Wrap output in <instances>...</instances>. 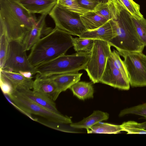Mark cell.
Returning a JSON list of instances; mask_svg holds the SVG:
<instances>
[{
  "mask_svg": "<svg viewBox=\"0 0 146 146\" xmlns=\"http://www.w3.org/2000/svg\"><path fill=\"white\" fill-rule=\"evenodd\" d=\"M0 35L22 42L37 19L12 0H0Z\"/></svg>",
  "mask_w": 146,
  "mask_h": 146,
  "instance_id": "cell-1",
  "label": "cell"
},
{
  "mask_svg": "<svg viewBox=\"0 0 146 146\" xmlns=\"http://www.w3.org/2000/svg\"><path fill=\"white\" fill-rule=\"evenodd\" d=\"M112 0L121 6L135 18L139 19L143 17L140 12L139 5L133 0Z\"/></svg>",
  "mask_w": 146,
  "mask_h": 146,
  "instance_id": "cell-23",
  "label": "cell"
},
{
  "mask_svg": "<svg viewBox=\"0 0 146 146\" xmlns=\"http://www.w3.org/2000/svg\"><path fill=\"white\" fill-rule=\"evenodd\" d=\"M82 21L87 30L95 29L107 22L106 18L94 11H90L80 16Z\"/></svg>",
  "mask_w": 146,
  "mask_h": 146,
  "instance_id": "cell-19",
  "label": "cell"
},
{
  "mask_svg": "<svg viewBox=\"0 0 146 146\" xmlns=\"http://www.w3.org/2000/svg\"><path fill=\"white\" fill-rule=\"evenodd\" d=\"M9 41L5 34L0 35V69L2 68L6 58Z\"/></svg>",
  "mask_w": 146,
  "mask_h": 146,
  "instance_id": "cell-30",
  "label": "cell"
},
{
  "mask_svg": "<svg viewBox=\"0 0 146 146\" xmlns=\"http://www.w3.org/2000/svg\"><path fill=\"white\" fill-rule=\"evenodd\" d=\"M57 4L61 7L81 15L89 11L81 7L77 0H58Z\"/></svg>",
  "mask_w": 146,
  "mask_h": 146,
  "instance_id": "cell-26",
  "label": "cell"
},
{
  "mask_svg": "<svg viewBox=\"0 0 146 146\" xmlns=\"http://www.w3.org/2000/svg\"><path fill=\"white\" fill-rule=\"evenodd\" d=\"M79 5L89 11H94L100 3L99 0H77Z\"/></svg>",
  "mask_w": 146,
  "mask_h": 146,
  "instance_id": "cell-31",
  "label": "cell"
},
{
  "mask_svg": "<svg viewBox=\"0 0 146 146\" xmlns=\"http://www.w3.org/2000/svg\"><path fill=\"white\" fill-rule=\"evenodd\" d=\"M110 57L114 66L129 79L125 65L124 61L121 59L118 52L113 49V51H111Z\"/></svg>",
  "mask_w": 146,
  "mask_h": 146,
  "instance_id": "cell-28",
  "label": "cell"
},
{
  "mask_svg": "<svg viewBox=\"0 0 146 146\" xmlns=\"http://www.w3.org/2000/svg\"><path fill=\"white\" fill-rule=\"evenodd\" d=\"M18 91L31 101L53 111L60 112L56 108L54 101L46 96L31 89Z\"/></svg>",
  "mask_w": 146,
  "mask_h": 146,
  "instance_id": "cell-17",
  "label": "cell"
},
{
  "mask_svg": "<svg viewBox=\"0 0 146 146\" xmlns=\"http://www.w3.org/2000/svg\"><path fill=\"white\" fill-rule=\"evenodd\" d=\"M72 37L70 34L55 27L31 48L28 57L32 65L35 67L65 54L73 46Z\"/></svg>",
  "mask_w": 146,
  "mask_h": 146,
  "instance_id": "cell-2",
  "label": "cell"
},
{
  "mask_svg": "<svg viewBox=\"0 0 146 146\" xmlns=\"http://www.w3.org/2000/svg\"><path fill=\"white\" fill-rule=\"evenodd\" d=\"M69 89L74 95L81 100H84L93 97L94 89L91 82L78 81Z\"/></svg>",
  "mask_w": 146,
  "mask_h": 146,
  "instance_id": "cell-20",
  "label": "cell"
},
{
  "mask_svg": "<svg viewBox=\"0 0 146 146\" xmlns=\"http://www.w3.org/2000/svg\"><path fill=\"white\" fill-rule=\"evenodd\" d=\"M128 114L142 116L146 119V102L144 104L122 110L120 112L119 116L121 117Z\"/></svg>",
  "mask_w": 146,
  "mask_h": 146,
  "instance_id": "cell-29",
  "label": "cell"
},
{
  "mask_svg": "<svg viewBox=\"0 0 146 146\" xmlns=\"http://www.w3.org/2000/svg\"><path fill=\"white\" fill-rule=\"evenodd\" d=\"M113 1L117 11V28L115 36L109 41V43L115 47L119 53L142 52L145 46L137 35L131 15L121 6Z\"/></svg>",
  "mask_w": 146,
  "mask_h": 146,
  "instance_id": "cell-3",
  "label": "cell"
},
{
  "mask_svg": "<svg viewBox=\"0 0 146 146\" xmlns=\"http://www.w3.org/2000/svg\"><path fill=\"white\" fill-rule=\"evenodd\" d=\"M137 122L130 121L123 123L121 125L123 131L127 132V134H146V129L139 127Z\"/></svg>",
  "mask_w": 146,
  "mask_h": 146,
  "instance_id": "cell-27",
  "label": "cell"
},
{
  "mask_svg": "<svg viewBox=\"0 0 146 146\" xmlns=\"http://www.w3.org/2000/svg\"><path fill=\"white\" fill-rule=\"evenodd\" d=\"M100 3H108L110 2L112 0H99Z\"/></svg>",
  "mask_w": 146,
  "mask_h": 146,
  "instance_id": "cell-34",
  "label": "cell"
},
{
  "mask_svg": "<svg viewBox=\"0 0 146 146\" xmlns=\"http://www.w3.org/2000/svg\"><path fill=\"white\" fill-rule=\"evenodd\" d=\"M53 20L55 27L72 35L78 36L87 31L79 14L67 10L57 4L48 14Z\"/></svg>",
  "mask_w": 146,
  "mask_h": 146,
  "instance_id": "cell-8",
  "label": "cell"
},
{
  "mask_svg": "<svg viewBox=\"0 0 146 146\" xmlns=\"http://www.w3.org/2000/svg\"><path fill=\"white\" fill-rule=\"evenodd\" d=\"M116 28V21L110 20L100 27L94 30H87L78 36L81 38L101 40L109 42L115 36Z\"/></svg>",
  "mask_w": 146,
  "mask_h": 146,
  "instance_id": "cell-12",
  "label": "cell"
},
{
  "mask_svg": "<svg viewBox=\"0 0 146 146\" xmlns=\"http://www.w3.org/2000/svg\"><path fill=\"white\" fill-rule=\"evenodd\" d=\"M83 73L78 72L55 74L49 76L53 82L59 94L79 81Z\"/></svg>",
  "mask_w": 146,
  "mask_h": 146,
  "instance_id": "cell-16",
  "label": "cell"
},
{
  "mask_svg": "<svg viewBox=\"0 0 146 146\" xmlns=\"http://www.w3.org/2000/svg\"><path fill=\"white\" fill-rule=\"evenodd\" d=\"M131 18L140 40L146 46V19L143 17L137 19L131 15Z\"/></svg>",
  "mask_w": 146,
  "mask_h": 146,
  "instance_id": "cell-25",
  "label": "cell"
},
{
  "mask_svg": "<svg viewBox=\"0 0 146 146\" xmlns=\"http://www.w3.org/2000/svg\"><path fill=\"white\" fill-rule=\"evenodd\" d=\"M74 48L76 52H91L94 45V40L88 38L72 37Z\"/></svg>",
  "mask_w": 146,
  "mask_h": 146,
  "instance_id": "cell-24",
  "label": "cell"
},
{
  "mask_svg": "<svg viewBox=\"0 0 146 146\" xmlns=\"http://www.w3.org/2000/svg\"><path fill=\"white\" fill-rule=\"evenodd\" d=\"M100 82L120 90H127L130 88L129 79L114 66L110 56L108 58Z\"/></svg>",
  "mask_w": 146,
  "mask_h": 146,
  "instance_id": "cell-10",
  "label": "cell"
},
{
  "mask_svg": "<svg viewBox=\"0 0 146 146\" xmlns=\"http://www.w3.org/2000/svg\"><path fill=\"white\" fill-rule=\"evenodd\" d=\"M109 117V114L107 113L99 110L95 111L90 116L78 122L72 123L70 126L74 128L87 129L99 122L107 120Z\"/></svg>",
  "mask_w": 146,
  "mask_h": 146,
  "instance_id": "cell-18",
  "label": "cell"
},
{
  "mask_svg": "<svg viewBox=\"0 0 146 146\" xmlns=\"http://www.w3.org/2000/svg\"><path fill=\"white\" fill-rule=\"evenodd\" d=\"M138 125L139 127L146 129V121L142 123H138Z\"/></svg>",
  "mask_w": 146,
  "mask_h": 146,
  "instance_id": "cell-33",
  "label": "cell"
},
{
  "mask_svg": "<svg viewBox=\"0 0 146 146\" xmlns=\"http://www.w3.org/2000/svg\"><path fill=\"white\" fill-rule=\"evenodd\" d=\"M6 99L21 112L35 121L31 114L41 117L47 121L61 124L72 123L71 118L60 112H56L48 109L29 100L17 90L7 96Z\"/></svg>",
  "mask_w": 146,
  "mask_h": 146,
  "instance_id": "cell-5",
  "label": "cell"
},
{
  "mask_svg": "<svg viewBox=\"0 0 146 146\" xmlns=\"http://www.w3.org/2000/svg\"><path fill=\"white\" fill-rule=\"evenodd\" d=\"M48 15L42 14L37 19L33 29L25 35L22 44L26 51L31 50L33 46L40 39L50 33L53 29L51 27H47L45 22Z\"/></svg>",
  "mask_w": 146,
  "mask_h": 146,
  "instance_id": "cell-11",
  "label": "cell"
},
{
  "mask_svg": "<svg viewBox=\"0 0 146 146\" xmlns=\"http://www.w3.org/2000/svg\"><path fill=\"white\" fill-rule=\"evenodd\" d=\"M0 77L9 82L14 90L21 91L33 89V77H28L18 73L0 69Z\"/></svg>",
  "mask_w": 146,
  "mask_h": 146,
  "instance_id": "cell-15",
  "label": "cell"
},
{
  "mask_svg": "<svg viewBox=\"0 0 146 146\" xmlns=\"http://www.w3.org/2000/svg\"><path fill=\"white\" fill-rule=\"evenodd\" d=\"M0 81L1 88L3 94L9 96L12 93L14 89L11 84L1 77Z\"/></svg>",
  "mask_w": 146,
  "mask_h": 146,
  "instance_id": "cell-32",
  "label": "cell"
},
{
  "mask_svg": "<svg viewBox=\"0 0 146 146\" xmlns=\"http://www.w3.org/2000/svg\"><path fill=\"white\" fill-rule=\"evenodd\" d=\"M91 52H79L60 56L35 67L36 74L43 77L71 72L85 69Z\"/></svg>",
  "mask_w": 146,
  "mask_h": 146,
  "instance_id": "cell-4",
  "label": "cell"
},
{
  "mask_svg": "<svg viewBox=\"0 0 146 146\" xmlns=\"http://www.w3.org/2000/svg\"><path fill=\"white\" fill-rule=\"evenodd\" d=\"M33 89L54 101L59 95L55 85L49 77L41 76L38 74L34 80Z\"/></svg>",
  "mask_w": 146,
  "mask_h": 146,
  "instance_id": "cell-14",
  "label": "cell"
},
{
  "mask_svg": "<svg viewBox=\"0 0 146 146\" xmlns=\"http://www.w3.org/2000/svg\"><path fill=\"white\" fill-rule=\"evenodd\" d=\"M94 11L108 21L117 19V9L115 3L112 0L108 3H100Z\"/></svg>",
  "mask_w": 146,
  "mask_h": 146,
  "instance_id": "cell-22",
  "label": "cell"
},
{
  "mask_svg": "<svg viewBox=\"0 0 146 146\" xmlns=\"http://www.w3.org/2000/svg\"><path fill=\"white\" fill-rule=\"evenodd\" d=\"M119 54L124 58L130 86L135 87L146 86V55L140 52Z\"/></svg>",
  "mask_w": 146,
  "mask_h": 146,
  "instance_id": "cell-9",
  "label": "cell"
},
{
  "mask_svg": "<svg viewBox=\"0 0 146 146\" xmlns=\"http://www.w3.org/2000/svg\"><path fill=\"white\" fill-rule=\"evenodd\" d=\"M12 0L14 1H20V0Z\"/></svg>",
  "mask_w": 146,
  "mask_h": 146,
  "instance_id": "cell-35",
  "label": "cell"
},
{
  "mask_svg": "<svg viewBox=\"0 0 146 146\" xmlns=\"http://www.w3.org/2000/svg\"><path fill=\"white\" fill-rule=\"evenodd\" d=\"M58 1V0H20L15 2L31 14L48 15L57 4Z\"/></svg>",
  "mask_w": 146,
  "mask_h": 146,
  "instance_id": "cell-13",
  "label": "cell"
},
{
  "mask_svg": "<svg viewBox=\"0 0 146 146\" xmlns=\"http://www.w3.org/2000/svg\"><path fill=\"white\" fill-rule=\"evenodd\" d=\"M94 40L90 58L85 70L90 79L95 84L100 82L111 50V46L108 42L101 40Z\"/></svg>",
  "mask_w": 146,
  "mask_h": 146,
  "instance_id": "cell-7",
  "label": "cell"
},
{
  "mask_svg": "<svg viewBox=\"0 0 146 146\" xmlns=\"http://www.w3.org/2000/svg\"><path fill=\"white\" fill-rule=\"evenodd\" d=\"M88 133L117 134L123 131L121 125L99 122L87 129Z\"/></svg>",
  "mask_w": 146,
  "mask_h": 146,
  "instance_id": "cell-21",
  "label": "cell"
},
{
  "mask_svg": "<svg viewBox=\"0 0 146 146\" xmlns=\"http://www.w3.org/2000/svg\"><path fill=\"white\" fill-rule=\"evenodd\" d=\"M1 69L20 73L31 78L36 73L24 49L22 42L17 40L9 41L6 58Z\"/></svg>",
  "mask_w": 146,
  "mask_h": 146,
  "instance_id": "cell-6",
  "label": "cell"
}]
</instances>
